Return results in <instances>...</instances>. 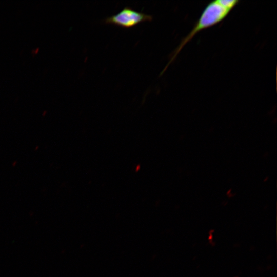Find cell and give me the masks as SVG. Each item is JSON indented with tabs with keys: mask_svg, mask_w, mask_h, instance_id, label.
<instances>
[{
	"mask_svg": "<svg viewBox=\"0 0 277 277\" xmlns=\"http://www.w3.org/2000/svg\"><path fill=\"white\" fill-rule=\"evenodd\" d=\"M239 2L238 0H216L208 3L203 10L190 32L181 41L172 53L170 59L162 71L175 60L184 46L201 31L211 27L223 21Z\"/></svg>",
	"mask_w": 277,
	"mask_h": 277,
	"instance_id": "obj_1",
	"label": "cell"
},
{
	"mask_svg": "<svg viewBox=\"0 0 277 277\" xmlns=\"http://www.w3.org/2000/svg\"><path fill=\"white\" fill-rule=\"evenodd\" d=\"M152 19L151 15L137 11L130 7H125L117 13L106 17L104 23L128 29L143 22L151 21Z\"/></svg>",
	"mask_w": 277,
	"mask_h": 277,
	"instance_id": "obj_2",
	"label": "cell"
},
{
	"mask_svg": "<svg viewBox=\"0 0 277 277\" xmlns=\"http://www.w3.org/2000/svg\"><path fill=\"white\" fill-rule=\"evenodd\" d=\"M39 47H37V48H36L35 49H33L31 51V54L34 56L35 55H36L37 53H38V52H39Z\"/></svg>",
	"mask_w": 277,
	"mask_h": 277,
	"instance_id": "obj_3",
	"label": "cell"
}]
</instances>
